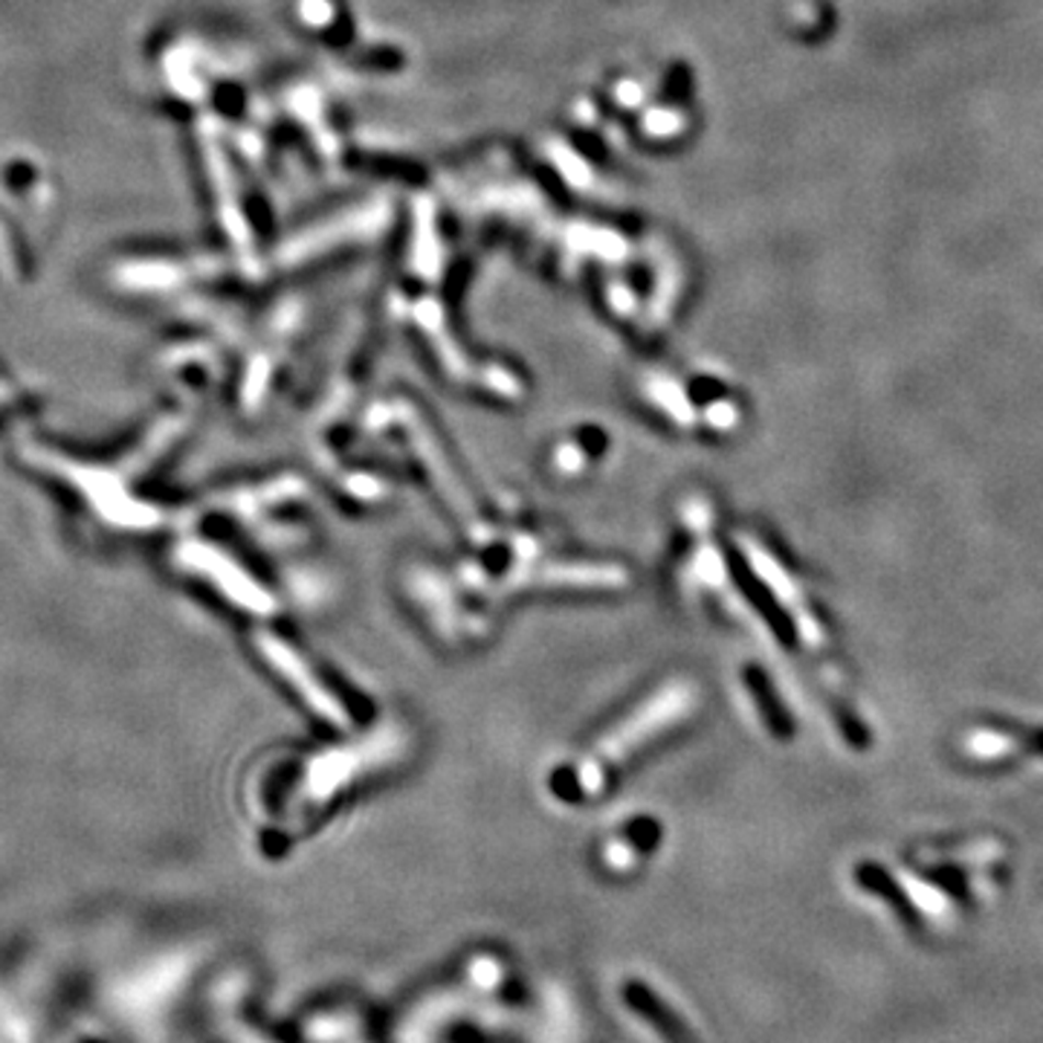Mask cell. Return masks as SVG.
Listing matches in <instances>:
<instances>
[{
    "label": "cell",
    "mask_w": 1043,
    "mask_h": 1043,
    "mask_svg": "<svg viewBox=\"0 0 1043 1043\" xmlns=\"http://www.w3.org/2000/svg\"><path fill=\"white\" fill-rule=\"evenodd\" d=\"M623 1004L630 1006L638 1018H644L647 1027H653L658 1032L664 1043H693L688 1035V1029L681 1023L676 1014H672L667 1006L658 1000L656 991H649L647 986H640V983H626L623 986Z\"/></svg>",
    "instance_id": "cell-3"
},
{
    "label": "cell",
    "mask_w": 1043,
    "mask_h": 1043,
    "mask_svg": "<svg viewBox=\"0 0 1043 1043\" xmlns=\"http://www.w3.org/2000/svg\"><path fill=\"white\" fill-rule=\"evenodd\" d=\"M695 707V693L690 684H667L658 690L649 702L638 704L630 719L621 722L617 728L609 730L606 739H600L598 748H591L582 762L577 766L575 792L577 794H600L606 792V783L612 771L621 769L623 760H630L632 753H638L647 739L664 734L681 722Z\"/></svg>",
    "instance_id": "cell-1"
},
{
    "label": "cell",
    "mask_w": 1043,
    "mask_h": 1043,
    "mask_svg": "<svg viewBox=\"0 0 1043 1043\" xmlns=\"http://www.w3.org/2000/svg\"><path fill=\"white\" fill-rule=\"evenodd\" d=\"M1018 745L1020 742L1014 736H1006L1000 734V730H977V734H971L968 739H965V751H968L971 760L1004 766V762L1014 760Z\"/></svg>",
    "instance_id": "cell-4"
},
{
    "label": "cell",
    "mask_w": 1043,
    "mask_h": 1043,
    "mask_svg": "<svg viewBox=\"0 0 1043 1043\" xmlns=\"http://www.w3.org/2000/svg\"><path fill=\"white\" fill-rule=\"evenodd\" d=\"M261 653H264V658L273 664V670L282 672L284 681L299 693V699H305V704H308L310 711H314L319 719L333 725V728H345L348 719H345V711H342V704L333 699L331 690L314 679V670H310L308 664L302 661V658L296 656L284 640L268 638V635H264V638H261Z\"/></svg>",
    "instance_id": "cell-2"
}]
</instances>
